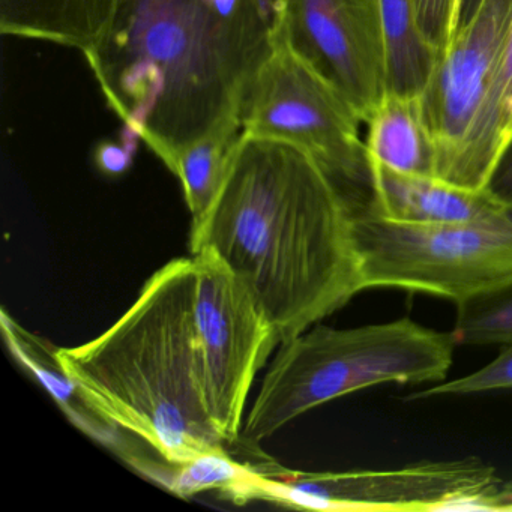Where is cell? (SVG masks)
<instances>
[{"label": "cell", "mask_w": 512, "mask_h": 512, "mask_svg": "<svg viewBox=\"0 0 512 512\" xmlns=\"http://www.w3.org/2000/svg\"><path fill=\"white\" fill-rule=\"evenodd\" d=\"M457 346L452 332L409 317L347 329L317 323L278 346L241 440L254 448L304 413L371 386L443 382Z\"/></svg>", "instance_id": "cell-4"}, {"label": "cell", "mask_w": 512, "mask_h": 512, "mask_svg": "<svg viewBox=\"0 0 512 512\" xmlns=\"http://www.w3.org/2000/svg\"><path fill=\"white\" fill-rule=\"evenodd\" d=\"M242 137L241 118H233L179 152L173 175L181 181L191 223L206 214L220 193Z\"/></svg>", "instance_id": "cell-16"}, {"label": "cell", "mask_w": 512, "mask_h": 512, "mask_svg": "<svg viewBox=\"0 0 512 512\" xmlns=\"http://www.w3.org/2000/svg\"><path fill=\"white\" fill-rule=\"evenodd\" d=\"M116 4L118 0H0V31L85 53L106 31Z\"/></svg>", "instance_id": "cell-14"}, {"label": "cell", "mask_w": 512, "mask_h": 512, "mask_svg": "<svg viewBox=\"0 0 512 512\" xmlns=\"http://www.w3.org/2000/svg\"><path fill=\"white\" fill-rule=\"evenodd\" d=\"M374 214L407 226H457L497 217L508 200L490 188L472 190L434 176L410 175L370 160Z\"/></svg>", "instance_id": "cell-11"}, {"label": "cell", "mask_w": 512, "mask_h": 512, "mask_svg": "<svg viewBox=\"0 0 512 512\" xmlns=\"http://www.w3.org/2000/svg\"><path fill=\"white\" fill-rule=\"evenodd\" d=\"M263 5H265L266 10L269 11V14H271L272 17V7H274L275 0H262Z\"/></svg>", "instance_id": "cell-25"}, {"label": "cell", "mask_w": 512, "mask_h": 512, "mask_svg": "<svg viewBox=\"0 0 512 512\" xmlns=\"http://www.w3.org/2000/svg\"><path fill=\"white\" fill-rule=\"evenodd\" d=\"M272 40L335 86L362 121L388 91L374 0H275Z\"/></svg>", "instance_id": "cell-10"}, {"label": "cell", "mask_w": 512, "mask_h": 512, "mask_svg": "<svg viewBox=\"0 0 512 512\" xmlns=\"http://www.w3.org/2000/svg\"><path fill=\"white\" fill-rule=\"evenodd\" d=\"M416 8L425 37L442 53L460 23L458 0H416Z\"/></svg>", "instance_id": "cell-20"}, {"label": "cell", "mask_w": 512, "mask_h": 512, "mask_svg": "<svg viewBox=\"0 0 512 512\" xmlns=\"http://www.w3.org/2000/svg\"><path fill=\"white\" fill-rule=\"evenodd\" d=\"M196 286L193 256L170 260L107 331L58 349L91 406L172 464L233 454L209 413Z\"/></svg>", "instance_id": "cell-3"}, {"label": "cell", "mask_w": 512, "mask_h": 512, "mask_svg": "<svg viewBox=\"0 0 512 512\" xmlns=\"http://www.w3.org/2000/svg\"><path fill=\"white\" fill-rule=\"evenodd\" d=\"M385 44L388 91L419 95L425 91L440 53L419 23L416 0H374Z\"/></svg>", "instance_id": "cell-15"}, {"label": "cell", "mask_w": 512, "mask_h": 512, "mask_svg": "<svg viewBox=\"0 0 512 512\" xmlns=\"http://www.w3.org/2000/svg\"><path fill=\"white\" fill-rule=\"evenodd\" d=\"M511 19L512 0H478L437 59L422 92L436 178L485 190L508 149L500 68Z\"/></svg>", "instance_id": "cell-5"}, {"label": "cell", "mask_w": 512, "mask_h": 512, "mask_svg": "<svg viewBox=\"0 0 512 512\" xmlns=\"http://www.w3.org/2000/svg\"><path fill=\"white\" fill-rule=\"evenodd\" d=\"M479 511L512 512V481L500 482L497 490L484 500Z\"/></svg>", "instance_id": "cell-24"}, {"label": "cell", "mask_w": 512, "mask_h": 512, "mask_svg": "<svg viewBox=\"0 0 512 512\" xmlns=\"http://www.w3.org/2000/svg\"><path fill=\"white\" fill-rule=\"evenodd\" d=\"M488 188L500 199L512 202V143L503 154Z\"/></svg>", "instance_id": "cell-23"}, {"label": "cell", "mask_w": 512, "mask_h": 512, "mask_svg": "<svg viewBox=\"0 0 512 512\" xmlns=\"http://www.w3.org/2000/svg\"><path fill=\"white\" fill-rule=\"evenodd\" d=\"M131 157H133V152L128 146L109 143V145H103L98 149L97 163L104 172L118 175L130 166Z\"/></svg>", "instance_id": "cell-22"}, {"label": "cell", "mask_w": 512, "mask_h": 512, "mask_svg": "<svg viewBox=\"0 0 512 512\" xmlns=\"http://www.w3.org/2000/svg\"><path fill=\"white\" fill-rule=\"evenodd\" d=\"M0 325L5 343L14 358L40 380L41 385L55 398L62 412L83 433L100 442L101 445L113 449L127 463L136 467L143 475L154 478L161 466L155 461L140 454L136 446L131 445L130 437L124 430L110 424L94 407L91 406L79 386L73 382L59 359L58 346L44 340L40 335L23 328L16 319L7 313L5 308L0 311Z\"/></svg>", "instance_id": "cell-12"}, {"label": "cell", "mask_w": 512, "mask_h": 512, "mask_svg": "<svg viewBox=\"0 0 512 512\" xmlns=\"http://www.w3.org/2000/svg\"><path fill=\"white\" fill-rule=\"evenodd\" d=\"M500 107L509 145L512 143V19L503 47L502 68H500Z\"/></svg>", "instance_id": "cell-21"}, {"label": "cell", "mask_w": 512, "mask_h": 512, "mask_svg": "<svg viewBox=\"0 0 512 512\" xmlns=\"http://www.w3.org/2000/svg\"><path fill=\"white\" fill-rule=\"evenodd\" d=\"M356 242L364 290L427 293L458 307L512 286V202L497 217L442 227L394 223L367 208Z\"/></svg>", "instance_id": "cell-6"}, {"label": "cell", "mask_w": 512, "mask_h": 512, "mask_svg": "<svg viewBox=\"0 0 512 512\" xmlns=\"http://www.w3.org/2000/svg\"><path fill=\"white\" fill-rule=\"evenodd\" d=\"M451 332L458 346L511 344L512 286L458 305Z\"/></svg>", "instance_id": "cell-17"}, {"label": "cell", "mask_w": 512, "mask_h": 512, "mask_svg": "<svg viewBox=\"0 0 512 512\" xmlns=\"http://www.w3.org/2000/svg\"><path fill=\"white\" fill-rule=\"evenodd\" d=\"M508 389H512V343L503 346L497 358L479 370L458 379L434 383L430 388L422 391L412 392L407 395L406 400H428V398L445 397V395L463 397V395L508 391Z\"/></svg>", "instance_id": "cell-19"}, {"label": "cell", "mask_w": 512, "mask_h": 512, "mask_svg": "<svg viewBox=\"0 0 512 512\" xmlns=\"http://www.w3.org/2000/svg\"><path fill=\"white\" fill-rule=\"evenodd\" d=\"M499 485L496 469L476 457L353 472H298L265 460L251 464L247 478L224 497L313 511H479Z\"/></svg>", "instance_id": "cell-7"}, {"label": "cell", "mask_w": 512, "mask_h": 512, "mask_svg": "<svg viewBox=\"0 0 512 512\" xmlns=\"http://www.w3.org/2000/svg\"><path fill=\"white\" fill-rule=\"evenodd\" d=\"M241 122L245 134L301 149L338 181L373 199L364 121L335 86L286 47L274 44L254 74Z\"/></svg>", "instance_id": "cell-8"}, {"label": "cell", "mask_w": 512, "mask_h": 512, "mask_svg": "<svg viewBox=\"0 0 512 512\" xmlns=\"http://www.w3.org/2000/svg\"><path fill=\"white\" fill-rule=\"evenodd\" d=\"M371 197L281 140L242 137L211 208L191 223V256L242 278L281 343L364 292L356 220Z\"/></svg>", "instance_id": "cell-1"}, {"label": "cell", "mask_w": 512, "mask_h": 512, "mask_svg": "<svg viewBox=\"0 0 512 512\" xmlns=\"http://www.w3.org/2000/svg\"><path fill=\"white\" fill-rule=\"evenodd\" d=\"M368 158L410 175L436 178L437 155L422 94L386 91L365 118Z\"/></svg>", "instance_id": "cell-13"}, {"label": "cell", "mask_w": 512, "mask_h": 512, "mask_svg": "<svg viewBox=\"0 0 512 512\" xmlns=\"http://www.w3.org/2000/svg\"><path fill=\"white\" fill-rule=\"evenodd\" d=\"M193 259L209 413L235 446L242 442L254 379L281 340L250 287L223 260L212 253L194 254Z\"/></svg>", "instance_id": "cell-9"}, {"label": "cell", "mask_w": 512, "mask_h": 512, "mask_svg": "<svg viewBox=\"0 0 512 512\" xmlns=\"http://www.w3.org/2000/svg\"><path fill=\"white\" fill-rule=\"evenodd\" d=\"M272 49L262 0H118L83 55L110 109L173 173L182 149L241 118Z\"/></svg>", "instance_id": "cell-2"}, {"label": "cell", "mask_w": 512, "mask_h": 512, "mask_svg": "<svg viewBox=\"0 0 512 512\" xmlns=\"http://www.w3.org/2000/svg\"><path fill=\"white\" fill-rule=\"evenodd\" d=\"M250 472V463H241L229 452H208L187 463L175 464L166 488L182 499L203 491L226 494Z\"/></svg>", "instance_id": "cell-18"}]
</instances>
